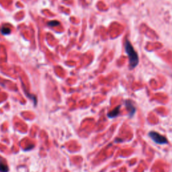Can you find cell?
<instances>
[{"label":"cell","instance_id":"6da1fadb","mask_svg":"<svg viewBox=\"0 0 172 172\" xmlns=\"http://www.w3.org/2000/svg\"><path fill=\"white\" fill-rule=\"evenodd\" d=\"M125 51L129 59V67L130 69L135 68L139 63V59L137 53L134 49V48L130 41L126 40L125 43Z\"/></svg>","mask_w":172,"mask_h":172},{"label":"cell","instance_id":"7a4b0ae2","mask_svg":"<svg viewBox=\"0 0 172 172\" xmlns=\"http://www.w3.org/2000/svg\"><path fill=\"white\" fill-rule=\"evenodd\" d=\"M149 137H150L155 143H157V144L165 145L168 143L167 139L165 138L164 136L160 135V134L157 132L155 131L149 132Z\"/></svg>","mask_w":172,"mask_h":172},{"label":"cell","instance_id":"3957f363","mask_svg":"<svg viewBox=\"0 0 172 172\" xmlns=\"http://www.w3.org/2000/svg\"><path fill=\"white\" fill-rule=\"evenodd\" d=\"M125 105H126V109L128 110V111L129 112L130 116L132 117L134 115V114L135 113V111H136L135 105H134L132 101L130 100H127L125 101Z\"/></svg>","mask_w":172,"mask_h":172},{"label":"cell","instance_id":"277c9868","mask_svg":"<svg viewBox=\"0 0 172 172\" xmlns=\"http://www.w3.org/2000/svg\"><path fill=\"white\" fill-rule=\"evenodd\" d=\"M120 106H117L116 108H114V110L111 111V112L108 113L107 114L108 117L110 118V119H114V118L118 116L120 114Z\"/></svg>","mask_w":172,"mask_h":172},{"label":"cell","instance_id":"5b68a950","mask_svg":"<svg viewBox=\"0 0 172 172\" xmlns=\"http://www.w3.org/2000/svg\"><path fill=\"white\" fill-rule=\"evenodd\" d=\"M8 170L7 165L4 163H0V172H8Z\"/></svg>","mask_w":172,"mask_h":172},{"label":"cell","instance_id":"8992f818","mask_svg":"<svg viewBox=\"0 0 172 172\" xmlns=\"http://www.w3.org/2000/svg\"><path fill=\"white\" fill-rule=\"evenodd\" d=\"M10 32H11L10 28H8V27H3L2 29V33L3 34H5V35L9 34V33H10Z\"/></svg>","mask_w":172,"mask_h":172},{"label":"cell","instance_id":"52a82bcc","mask_svg":"<svg viewBox=\"0 0 172 172\" xmlns=\"http://www.w3.org/2000/svg\"><path fill=\"white\" fill-rule=\"evenodd\" d=\"M60 23L58 21H56V20H53V21H50L48 22V25H49V26H58L59 25Z\"/></svg>","mask_w":172,"mask_h":172}]
</instances>
